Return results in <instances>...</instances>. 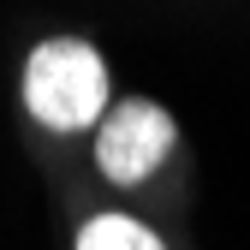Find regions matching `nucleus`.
Listing matches in <instances>:
<instances>
[{
	"instance_id": "1",
	"label": "nucleus",
	"mask_w": 250,
	"mask_h": 250,
	"mask_svg": "<svg viewBox=\"0 0 250 250\" xmlns=\"http://www.w3.org/2000/svg\"><path fill=\"white\" fill-rule=\"evenodd\" d=\"M24 113L54 137H78L96 131L102 113L113 107V78L96 42L83 36H48L24 54V78H18Z\"/></svg>"
},
{
	"instance_id": "3",
	"label": "nucleus",
	"mask_w": 250,
	"mask_h": 250,
	"mask_svg": "<svg viewBox=\"0 0 250 250\" xmlns=\"http://www.w3.org/2000/svg\"><path fill=\"white\" fill-rule=\"evenodd\" d=\"M72 250H167V238L155 232L143 214H125V208H96V214H83V221H78Z\"/></svg>"
},
{
	"instance_id": "2",
	"label": "nucleus",
	"mask_w": 250,
	"mask_h": 250,
	"mask_svg": "<svg viewBox=\"0 0 250 250\" xmlns=\"http://www.w3.org/2000/svg\"><path fill=\"white\" fill-rule=\"evenodd\" d=\"M173 149H179V125H173V113L161 102H149V96L113 102L102 113V125H96V173L113 185V191L149 185L173 161Z\"/></svg>"
}]
</instances>
